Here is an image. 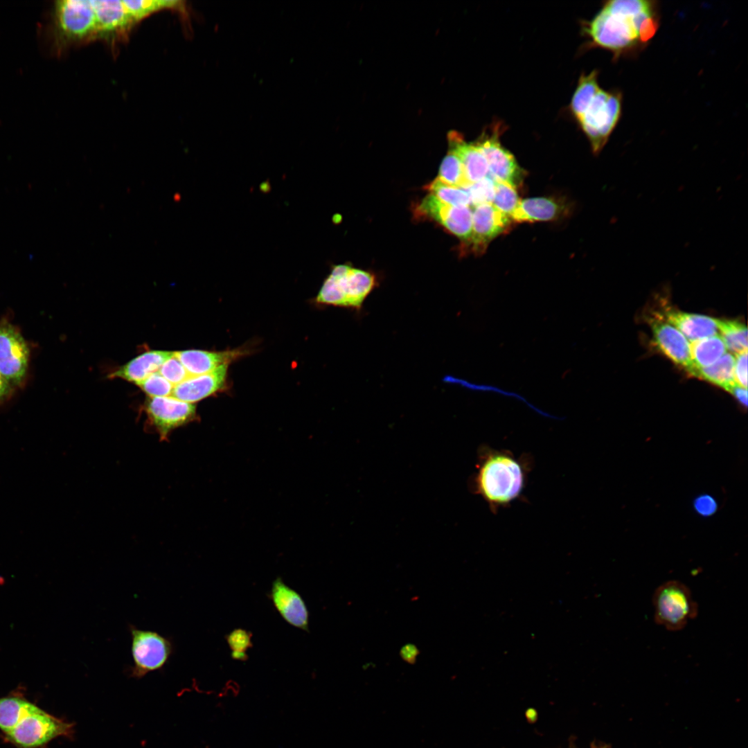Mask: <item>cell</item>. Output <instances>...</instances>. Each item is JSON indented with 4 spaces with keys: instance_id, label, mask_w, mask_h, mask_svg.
I'll return each instance as SVG.
<instances>
[{
    "instance_id": "19",
    "label": "cell",
    "mask_w": 748,
    "mask_h": 748,
    "mask_svg": "<svg viewBox=\"0 0 748 748\" xmlns=\"http://www.w3.org/2000/svg\"><path fill=\"white\" fill-rule=\"evenodd\" d=\"M173 353L172 351L160 350H148L118 367L110 373L109 377L121 378L137 384L151 374L157 372L163 363Z\"/></svg>"
},
{
    "instance_id": "33",
    "label": "cell",
    "mask_w": 748,
    "mask_h": 748,
    "mask_svg": "<svg viewBox=\"0 0 748 748\" xmlns=\"http://www.w3.org/2000/svg\"><path fill=\"white\" fill-rule=\"evenodd\" d=\"M226 639L231 650V657L233 659L244 661L247 659V651L252 646L250 632L237 628L228 634Z\"/></svg>"
},
{
    "instance_id": "28",
    "label": "cell",
    "mask_w": 748,
    "mask_h": 748,
    "mask_svg": "<svg viewBox=\"0 0 748 748\" xmlns=\"http://www.w3.org/2000/svg\"><path fill=\"white\" fill-rule=\"evenodd\" d=\"M437 179L445 184L463 189L471 185L459 157L450 150L441 163Z\"/></svg>"
},
{
    "instance_id": "13",
    "label": "cell",
    "mask_w": 748,
    "mask_h": 748,
    "mask_svg": "<svg viewBox=\"0 0 748 748\" xmlns=\"http://www.w3.org/2000/svg\"><path fill=\"white\" fill-rule=\"evenodd\" d=\"M474 207L469 245L476 253H481L494 238L509 231L513 220L492 204H482Z\"/></svg>"
},
{
    "instance_id": "16",
    "label": "cell",
    "mask_w": 748,
    "mask_h": 748,
    "mask_svg": "<svg viewBox=\"0 0 748 748\" xmlns=\"http://www.w3.org/2000/svg\"><path fill=\"white\" fill-rule=\"evenodd\" d=\"M229 364H223L211 372L190 375L175 385L171 396L180 400L195 403L220 390L226 382Z\"/></svg>"
},
{
    "instance_id": "40",
    "label": "cell",
    "mask_w": 748,
    "mask_h": 748,
    "mask_svg": "<svg viewBox=\"0 0 748 748\" xmlns=\"http://www.w3.org/2000/svg\"><path fill=\"white\" fill-rule=\"evenodd\" d=\"M418 653L417 648L411 644L404 645L400 650L402 658L410 664L415 662Z\"/></svg>"
},
{
    "instance_id": "34",
    "label": "cell",
    "mask_w": 748,
    "mask_h": 748,
    "mask_svg": "<svg viewBox=\"0 0 748 748\" xmlns=\"http://www.w3.org/2000/svg\"><path fill=\"white\" fill-rule=\"evenodd\" d=\"M149 397L171 396L174 385L166 380L158 371L151 374L136 384Z\"/></svg>"
},
{
    "instance_id": "39",
    "label": "cell",
    "mask_w": 748,
    "mask_h": 748,
    "mask_svg": "<svg viewBox=\"0 0 748 748\" xmlns=\"http://www.w3.org/2000/svg\"><path fill=\"white\" fill-rule=\"evenodd\" d=\"M727 391L733 395L745 407L747 405V389L737 384H733Z\"/></svg>"
},
{
    "instance_id": "27",
    "label": "cell",
    "mask_w": 748,
    "mask_h": 748,
    "mask_svg": "<svg viewBox=\"0 0 748 748\" xmlns=\"http://www.w3.org/2000/svg\"><path fill=\"white\" fill-rule=\"evenodd\" d=\"M718 328L727 349L736 355L747 351V329L743 323L718 319Z\"/></svg>"
},
{
    "instance_id": "21",
    "label": "cell",
    "mask_w": 748,
    "mask_h": 748,
    "mask_svg": "<svg viewBox=\"0 0 748 748\" xmlns=\"http://www.w3.org/2000/svg\"><path fill=\"white\" fill-rule=\"evenodd\" d=\"M669 323L691 342L717 335L718 319L701 314L669 310L665 313Z\"/></svg>"
},
{
    "instance_id": "1",
    "label": "cell",
    "mask_w": 748,
    "mask_h": 748,
    "mask_svg": "<svg viewBox=\"0 0 748 748\" xmlns=\"http://www.w3.org/2000/svg\"><path fill=\"white\" fill-rule=\"evenodd\" d=\"M660 18L656 1H605L591 20L582 23V33L587 38L583 49L607 50L615 61L636 55L654 38Z\"/></svg>"
},
{
    "instance_id": "18",
    "label": "cell",
    "mask_w": 748,
    "mask_h": 748,
    "mask_svg": "<svg viewBox=\"0 0 748 748\" xmlns=\"http://www.w3.org/2000/svg\"><path fill=\"white\" fill-rule=\"evenodd\" d=\"M450 150L460 159L465 177L472 184L488 175V166L486 159L475 143H468L462 135L456 132L448 134Z\"/></svg>"
},
{
    "instance_id": "37",
    "label": "cell",
    "mask_w": 748,
    "mask_h": 748,
    "mask_svg": "<svg viewBox=\"0 0 748 748\" xmlns=\"http://www.w3.org/2000/svg\"><path fill=\"white\" fill-rule=\"evenodd\" d=\"M693 504L696 512L704 517L713 515L718 509L715 499L706 494L697 497Z\"/></svg>"
},
{
    "instance_id": "14",
    "label": "cell",
    "mask_w": 748,
    "mask_h": 748,
    "mask_svg": "<svg viewBox=\"0 0 748 748\" xmlns=\"http://www.w3.org/2000/svg\"><path fill=\"white\" fill-rule=\"evenodd\" d=\"M97 22V39L116 41L125 37L136 22L123 1L91 0Z\"/></svg>"
},
{
    "instance_id": "31",
    "label": "cell",
    "mask_w": 748,
    "mask_h": 748,
    "mask_svg": "<svg viewBox=\"0 0 748 748\" xmlns=\"http://www.w3.org/2000/svg\"><path fill=\"white\" fill-rule=\"evenodd\" d=\"M520 199L518 194L511 186L495 180V196L492 206L499 211L509 217L517 207Z\"/></svg>"
},
{
    "instance_id": "7",
    "label": "cell",
    "mask_w": 748,
    "mask_h": 748,
    "mask_svg": "<svg viewBox=\"0 0 748 748\" xmlns=\"http://www.w3.org/2000/svg\"><path fill=\"white\" fill-rule=\"evenodd\" d=\"M652 604L655 622L673 632L684 628L698 613L697 603L691 590L676 580H668L657 588Z\"/></svg>"
},
{
    "instance_id": "22",
    "label": "cell",
    "mask_w": 748,
    "mask_h": 748,
    "mask_svg": "<svg viewBox=\"0 0 748 748\" xmlns=\"http://www.w3.org/2000/svg\"><path fill=\"white\" fill-rule=\"evenodd\" d=\"M564 204L551 197H537L520 200L511 215L517 222L552 221L564 212Z\"/></svg>"
},
{
    "instance_id": "35",
    "label": "cell",
    "mask_w": 748,
    "mask_h": 748,
    "mask_svg": "<svg viewBox=\"0 0 748 748\" xmlns=\"http://www.w3.org/2000/svg\"><path fill=\"white\" fill-rule=\"evenodd\" d=\"M158 372L174 386L190 376L175 353L163 363Z\"/></svg>"
},
{
    "instance_id": "23",
    "label": "cell",
    "mask_w": 748,
    "mask_h": 748,
    "mask_svg": "<svg viewBox=\"0 0 748 748\" xmlns=\"http://www.w3.org/2000/svg\"><path fill=\"white\" fill-rule=\"evenodd\" d=\"M735 357L726 353L713 364L700 368H694L690 373L728 391L736 384L734 380Z\"/></svg>"
},
{
    "instance_id": "30",
    "label": "cell",
    "mask_w": 748,
    "mask_h": 748,
    "mask_svg": "<svg viewBox=\"0 0 748 748\" xmlns=\"http://www.w3.org/2000/svg\"><path fill=\"white\" fill-rule=\"evenodd\" d=\"M427 189L447 204L467 206L471 205L470 196L465 190L445 184L437 178L427 186Z\"/></svg>"
},
{
    "instance_id": "15",
    "label": "cell",
    "mask_w": 748,
    "mask_h": 748,
    "mask_svg": "<svg viewBox=\"0 0 748 748\" xmlns=\"http://www.w3.org/2000/svg\"><path fill=\"white\" fill-rule=\"evenodd\" d=\"M271 601L282 616L290 625L308 631L309 614L301 596L287 585L281 578L272 582L270 592Z\"/></svg>"
},
{
    "instance_id": "5",
    "label": "cell",
    "mask_w": 748,
    "mask_h": 748,
    "mask_svg": "<svg viewBox=\"0 0 748 748\" xmlns=\"http://www.w3.org/2000/svg\"><path fill=\"white\" fill-rule=\"evenodd\" d=\"M73 727V723L53 716L32 703L17 724L3 736L17 748H39L57 737H72Z\"/></svg>"
},
{
    "instance_id": "29",
    "label": "cell",
    "mask_w": 748,
    "mask_h": 748,
    "mask_svg": "<svg viewBox=\"0 0 748 748\" xmlns=\"http://www.w3.org/2000/svg\"><path fill=\"white\" fill-rule=\"evenodd\" d=\"M449 381L451 382L457 384H458V385H460V386H463V387H464V388H465L467 389H469L470 391H478V392H484V393H486V392L492 393L497 394L499 395L513 398V399H515V400H517L519 402H521L525 404L528 408L531 409L533 411H534L537 413H538V414H540V415H541V416H542L544 417L549 418L559 419V418L553 416L544 411L543 410L539 409L538 407H535V405L531 404L530 402H528L526 400V398H525L523 395H522L521 394H519L518 393L511 391H508V390L504 389L502 388H500V387L495 386V385H491V384H477V383L476 384V383L470 382H468L467 380H464L456 378V377H449Z\"/></svg>"
},
{
    "instance_id": "38",
    "label": "cell",
    "mask_w": 748,
    "mask_h": 748,
    "mask_svg": "<svg viewBox=\"0 0 748 748\" xmlns=\"http://www.w3.org/2000/svg\"><path fill=\"white\" fill-rule=\"evenodd\" d=\"M17 391L0 375V408L8 404L15 396Z\"/></svg>"
},
{
    "instance_id": "36",
    "label": "cell",
    "mask_w": 748,
    "mask_h": 748,
    "mask_svg": "<svg viewBox=\"0 0 748 748\" xmlns=\"http://www.w3.org/2000/svg\"><path fill=\"white\" fill-rule=\"evenodd\" d=\"M734 380L738 385L747 388V351L736 354L734 361Z\"/></svg>"
},
{
    "instance_id": "8",
    "label": "cell",
    "mask_w": 748,
    "mask_h": 748,
    "mask_svg": "<svg viewBox=\"0 0 748 748\" xmlns=\"http://www.w3.org/2000/svg\"><path fill=\"white\" fill-rule=\"evenodd\" d=\"M505 129L503 122L494 121L483 129L474 143L486 159L488 175L495 181L517 188L522 184L526 172L513 154L500 142V136Z\"/></svg>"
},
{
    "instance_id": "2",
    "label": "cell",
    "mask_w": 748,
    "mask_h": 748,
    "mask_svg": "<svg viewBox=\"0 0 748 748\" xmlns=\"http://www.w3.org/2000/svg\"><path fill=\"white\" fill-rule=\"evenodd\" d=\"M570 112L587 136L593 153L607 143L622 116L623 94L598 84V71L581 74L569 105Z\"/></svg>"
},
{
    "instance_id": "17",
    "label": "cell",
    "mask_w": 748,
    "mask_h": 748,
    "mask_svg": "<svg viewBox=\"0 0 748 748\" xmlns=\"http://www.w3.org/2000/svg\"><path fill=\"white\" fill-rule=\"evenodd\" d=\"M651 327L654 341L663 353L690 372L693 365L690 343L685 336L668 322L653 321Z\"/></svg>"
},
{
    "instance_id": "25",
    "label": "cell",
    "mask_w": 748,
    "mask_h": 748,
    "mask_svg": "<svg viewBox=\"0 0 748 748\" xmlns=\"http://www.w3.org/2000/svg\"><path fill=\"white\" fill-rule=\"evenodd\" d=\"M32 704L20 693H14L0 698V730L3 733L10 731Z\"/></svg>"
},
{
    "instance_id": "24",
    "label": "cell",
    "mask_w": 748,
    "mask_h": 748,
    "mask_svg": "<svg viewBox=\"0 0 748 748\" xmlns=\"http://www.w3.org/2000/svg\"><path fill=\"white\" fill-rule=\"evenodd\" d=\"M690 348L693 369L713 364L724 355L727 350L721 337L718 334L692 341Z\"/></svg>"
},
{
    "instance_id": "12",
    "label": "cell",
    "mask_w": 748,
    "mask_h": 748,
    "mask_svg": "<svg viewBox=\"0 0 748 748\" xmlns=\"http://www.w3.org/2000/svg\"><path fill=\"white\" fill-rule=\"evenodd\" d=\"M342 294L344 308L359 311L364 301L376 287L375 276L371 272L346 265H335L330 274Z\"/></svg>"
},
{
    "instance_id": "3",
    "label": "cell",
    "mask_w": 748,
    "mask_h": 748,
    "mask_svg": "<svg viewBox=\"0 0 748 748\" xmlns=\"http://www.w3.org/2000/svg\"><path fill=\"white\" fill-rule=\"evenodd\" d=\"M526 471L521 461L510 452L485 448L475 477L477 492L493 510L507 506L521 495Z\"/></svg>"
},
{
    "instance_id": "32",
    "label": "cell",
    "mask_w": 748,
    "mask_h": 748,
    "mask_svg": "<svg viewBox=\"0 0 748 748\" xmlns=\"http://www.w3.org/2000/svg\"><path fill=\"white\" fill-rule=\"evenodd\" d=\"M464 190L467 192L471 205L473 206L482 204H492L495 196V180L488 175L483 179L472 184Z\"/></svg>"
},
{
    "instance_id": "4",
    "label": "cell",
    "mask_w": 748,
    "mask_h": 748,
    "mask_svg": "<svg viewBox=\"0 0 748 748\" xmlns=\"http://www.w3.org/2000/svg\"><path fill=\"white\" fill-rule=\"evenodd\" d=\"M51 34L55 51L97 39L96 13L91 0L54 2Z\"/></svg>"
},
{
    "instance_id": "11",
    "label": "cell",
    "mask_w": 748,
    "mask_h": 748,
    "mask_svg": "<svg viewBox=\"0 0 748 748\" xmlns=\"http://www.w3.org/2000/svg\"><path fill=\"white\" fill-rule=\"evenodd\" d=\"M418 211L470 244L472 231V211L470 206L447 204L430 193L421 201Z\"/></svg>"
},
{
    "instance_id": "10",
    "label": "cell",
    "mask_w": 748,
    "mask_h": 748,
    "mask_svg": "<svg viewBox=\"0 0 748 748\" xmlns=\"http://www.w3.org/2000/svg\"><path fill=\"white\" fill-rule=\"evenodd\" d=\"M148 421L161 440H166L175 429L193 421L196 407L173 396L148 397L143 405Z\"/></svg>"
},
{
    "instance_id": "26",
    "label": "cell",
    "mask_w": 748,
    "mask_h": 748,
    "mask_svg": "<svg viewBox=\"0 0 748 748\" xmlns=\"http://www.w3.org/2000/svg\"><path fill=\"white\" fill-rule=\"evenodd\" d=\"M123 3L136 24L162 10L176 9L183 12L186 8L183 1L174 0L123 1Z\"/></svg>"
},
{
    "instance_id": "9",
    "label": "cell",
    "mask_w": 748,
    "mask_h": 748,
    "mask_svg": "<svg viewBox=\"0 0 748 748\" xmlns=\"http://www.w3.org/2000/svg\"><path fill=\"white\" fill-rule=\"evenodd\" d=\"M133 666L131 676L141 678L150 672L161 670L173 653L170 638L157 632L130 626Z\"/></svg>"
},
{
    "instance_id": "20",
    "label": "cell",
    "mask_w": 748,
    "mask_h": 748,
    "mask_svg": "<svg viewBox=\"0 0 748 748\" xmlns=\"http://www.w3.org/2000/svg\"><path fill=\"white\" fill-rule=\"evenodd\" d=\"M174 353L189 375L211 372L221 365L229 364L242 354L239 350L222 352L186 350Z\"/></svg>"
},
{
    "instance_id": "6",
    "label": "cell",
    "mask_w": 748,
    "mask_h": 748,
    "mask_svg": "<svg viewBox=\"0 0 748 748\" xmlns=\"http://www.w3.org/2000/svg\"><path fill=\"white\" fill-rule=\"evenodd\" d=\"M31 348L9 316L0 319V375L17 391L29 377Z\"/></svg>"
}]
</instances>
